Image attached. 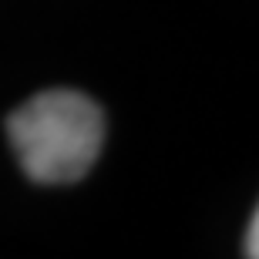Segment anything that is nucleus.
I'll use <instances>...</instances> for the list:
<instances>
[{
	"instance_id": "obj_2",
	"label": "nucleus",
	"mask_w": 259,
	"mask_h": 259,
	"mask_svg": "<svg viewBox=\"0 0 259 259\" xmlns=\"http://www.w3.org/2000/svg\"><path fill=\"white\" fill-rule=\"evenodd\" d=\"M246 256L249 259H259V209L249 222V232H246Z\"/></svg>"
},
{
	"instance_id": "obj_1",
	"label": "nucleus",
	"mask_w": 259,
	"mask_h": 259,
	"mask_svg": "<svg viewBox=\"0 0 259 259\" xmlns=\"http://www.w3.org/2000/svg\"><path fill=\"white\" fill-rule=\"evenodd\" d=\"M7 138L30 182L67 185L91 172L101 142V108L81 91H40L7 118Z\"/></svg>"
}]
</instances>
